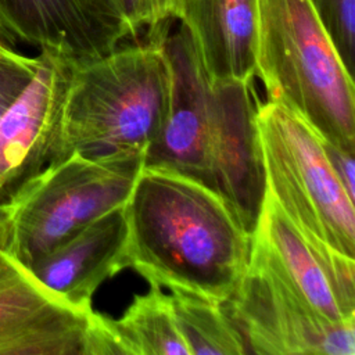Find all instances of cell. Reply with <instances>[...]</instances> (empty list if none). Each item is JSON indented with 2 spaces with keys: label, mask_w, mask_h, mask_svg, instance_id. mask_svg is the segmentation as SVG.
I'll use <instances>...</instances> for the list:
<instances>
[{
  "label": "cell",
  "mask_w": 355,
  "mask_h": 355,
  "mask_svg": "<svg viewBox=\"0 0 355 355\" xmlns=\"http://www.w3.org/2000/svg\"><path fill=\"white\" fill-rule=\"evenodd\" d=\"M125 205L116 207L54 247L29 269L53 293L80 311L103 282L128 268Z\"/></svg>",
  "instance_id": "cell-12"
},
{
  "label": "cell",
  "mask_w": 355,
  "mask_h": 355,
  "mask_svg": "<svg viewBox=\"0 0 355 355\" xmlns=\"http://www.w3.org/2000/svg\"><path fill=\"white\" fill-rule=\"evenodd\" d=\"M93 24L116 47L126 37H136L143 26H153L150 0H78Z\"/></svg>",
  "instance_id": "cell-17"
},
{
  "label": "cell",
  "mask_w": 355,
  "mask_h": 355,
  "mask_svg": "<svg viewBox=\"0 0 355 355\" xmlns=\"http://www.w3.org/2000/svg\"><path fill=\"white\" fill-rule=\"evenodd\" d=\"M126 262L148 284L226 302L250 259L251 239L205 184L143 166L125 204Z\"/></svg>",
  "instance_id": "cell-1"
},
{
  "label": "cell",
  "mask_w": 355,
  "mask_h": 355,
  "mask_svg": "<svg viewBox=\"0 0 355 355\" xmlns=\"http://www.w3.org/2000/svg\"><path fill=\"white\" fill-rule=\"evenodd\" d=\"M153 8V26L148 29H154L161 22L175 18V8L178 0H150Z\"/></svg>",
  "instance_id": "cell-21"
},
{
  "label": "cell",
  "mask_w": 355,
  "mask_h": 355,
  "mask_svg": "<svg viewBox=\"0 0 355 355\" xmlns=\"http://www.w3.org/2000/svg\"><path fill=\"white\" fill-rule=\"evenodd\" d=\"M175 18L191 33L212 82L254 80L258 0H178Z\"/></svg>",
  "instance_id": "cell-13"
},
{
  "label": "cell",
  "mask_w": 355,
  "mask_h": 355,
  "mask_svg": "<svg viewBox=\"0 0 355 355\" xmlns=\"http://www.w3.org/2000/svg\"><path fill=\"white\" fill-rule=\"evenodd\" d=\"M252 240L319 313L337 323L355 320V259L305 236L268 190Z\"/></svg>",
  "instance_id": "cell-10"
},
{
  "label": "cell",
  "mask_w": 355,
  "mask_h": 355,
  "mask_svg": "<svg viewBox=\"0 0 355 355\" xmlns=\"http://www.w3.org/2000/svg\"><path fill=\"white\" fill-rule=\"evenodd\" d=\"M168 93L169 69L157 31L144 43L73 61L51 162L72 153L146 154L161 132Z\"/></svg>",
  "instance_id": "cell-2"
},
{
  "label": "cell",
  "mask_w": 355,
  "mask_h": 355,
  "mask_svg": "<svg viewBox=\"0 0 355 355\" xmlns=\"http://www.w3.org/2000/svg\"><path fill=\"white\" fill-rule=\"evenodd\" d=\"M37 67L39 55H24L8 47L0 36V118L29 85Z\"/></svg>",
  "instance_id": "cell-19"
},
{
  "label": "cell",
  "mask_w": 355,
  "mask_h": 355,
  "mask_svg": "<svg viewBox=\"0 0 355 355\" xmlns=\"http://www.w3.org/2000/svg\"><path fill=\"white\" fill-rule=\"evenodd\" d=\"M144 154L50 162L0 201V250L31 268L108 211L125 205Z\"/></svg>",
  "instance_id": "cell-4"
},
{
  "label": "cell",
  "mask_w": 355,
  "mask_h": 355,
  "mask_svg": "<svg viewBox=\"0 0 355 355\" xmlns=\"http://www.w3.org/2000/svg\"><path fill=\"white\" fill-rule=\"evenodd\" d=\"M108 324L116 355H189L169 295L159 286L136 294L121 318L108 316Z\"/></svg>",
  "instance_id": "cell-15"
},
{
  "label": "cell",
  "mask_w": 355,
  "mask_h": 355,
  "mask_svg": "<svg viewBox=\"0 0 355 355\" xmlns=\"http://www.w3.org/2000/svg\"><path fill=\"white\" fill-rule=\"evenodd\" d=\"M172 312L189 355H244L247 343L226 302L187 288H169Z\"/></svg>",
  "instance_id": "cell-16"
},
{
  "label": "cell",
  "mask_w": 355,
  "mask_h": 355,
  "mask_svg": "<svg viewBox=\"0 0 355 355\" xmlns=\"http://www.w3.org/2000/svg\"><path fill=\"white\" fill-rule=\"evenodd\" d=\"M94 318L0 250V355H89Z\"/></svg>",
  "instance_id": "cell-8"
},
{
  "label": "cell",
  "mask_w": 355,
  "mask_h": 355,
  "mask_svg": "<svg viewBox=\"0 0 355 355\" xmlns=\"http://www.w3.org/2000/svg\"><path fill=\"white\" fill-rule=\"evenodd\" d=\"M255 76L268 101L355 153L354 76L308 0H258Z\"/></svg>",
  "instance_id": "cell-3"
},
{
  "label": "cell",
  "mask_w": 355,
  "mask_h": 355,
  "mask_svg": "<svg viewBox=\"0 0 355 355\" xmlns=\"http://www.w3.org/2000/svg\"><path fill=\"white\" fill-rule=\"evenodd\" d=\"M72 60L40 50L35 76L0 118V201L55 154Z\"/></svg>",
  "instance_id": "cell-11"
},
{
  "label": "cell",
  "mask_w": 355,
  "mask_h": 355,
  "mask_svg": "<svg viewBox=\"0 0 355 355\" xmlns=\"http://www.w3.org/2000/svg\"><path fill=\"white\" fill-rule=\"evenodd\" d=\"M351 76L355 65V0H308Z\"/></svg>",
  "instance_id": "cell-18"
},
{
  "label": "cell",
  "mask_w": 355,
  "mask_h": 355,
  "mask_svg": "<svg viewBox=\"0 0 355 355\" xmlns=\"http://www.w3.org/2000/svg\"><path fill=\"white\" fill-rule=\"evenodd\" d=\"M171 19L151 29L158 32L168 62L169 93L161 132L147 148L143 166L184 175L211 189L214 85L187 26L179 21L172 32Z\"/></svg>",
  "instance_id": "cell-7"
},
{
  "label": "cell",
  "mask_w": 355,
  "mask_h": 355,
  "mask_svg": "<svg viewBox=\"0 0 355 355\" xmlns=\"http://www.w3.org/2000/svg\"><path fill=\"white\" fill-rule=\"evenodd\" d=\"M226 305L250 354L354 355L355 320L333 322L311 306L251 239L247 269Z\"/></svg>",
  "instance_id": "cell-6"
},
{
  "label": "cell",
  "mask_w": 355,
  "mask_h": 355,
  "mask_svg": "<svg viewBox=\"0 0 355 355\" xmlns=\"http://www.w3.org/2000/svg\"><path fill=\"white\" fill-rule=\"evenodd\" d=\"M322 146L324 148L326 157L333 168L334 173L337 175L338 180L347 190V193L355 198V162L354 157L355 153L331 144L322 139Z\"/></svg>",
  "instance_id": "cell-20"
},
{
  "label": "cell",
  "mask_w": 355,
  "mask_h": 355,
  "mask_svg": "<svg viewBox=\"0 0 355 355\" xmlns=\"http://www.w3.org/2000/svg\"><path fill=\"white\" fill-rule=\"evenodd\" d=\"M212 85L211 189L252 236L266 190L254 80H219Z\"/></svg>",
  "instance_id": "cell-9"
},
{
  "label": "cell",
  "mask_w": 355,
  "mask_h": 355,
  "mask_svg": "<svg viewBox=\"0 0 355 355\" xmlns=\"http://www.w3.org/2000/svg\"><path fill=\"white\" fill-rule=\"evenodd\" d=\"M72 61L108 54L116 46L93 24L78 0H0V31Z\"/></svg>",
  "instance_id": "cell-14"
},
{
  "label": "cell",
  "mask_w": 355,
  "mask_h": 355,
  "mask_svg": "<svg viewBox=\"0 0 355 355\" xmlns=\"http://www.w3.org/2000/svg\"><path fill=\"white\" fill-rule=\"evenodd\" d=\"M257 128L265 184L282 211L308 237L355 257V208L334 173L322 137L290 110L258 103Z\"/></svg>",
  "instance_id": "cell-5"
}]
</instances>
